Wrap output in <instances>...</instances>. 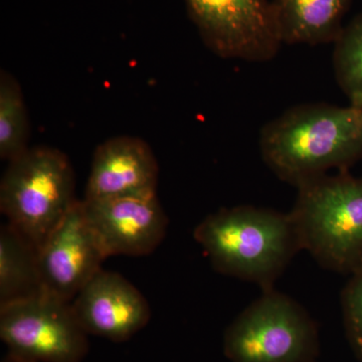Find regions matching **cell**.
Listing matches in <instances>:
<instances>
[{"label": "cell", "instance_id": "6da1fadb", "mask_svg": "<svg viewBox=\"0 0 362 362\" xmlns=\"http://www.w3.org/2000/svg\"><path fill=\"white\" fill-rule=\"evenodd\" d=\"M259 150L279 180L295 187L362 160V108L292 107L262 128Z\"/></svg>", "mask_w": 362, "mask_h": 362}, {"label": "cell", "instance_id": "7a4b0ae2", "mask_svg": "<svg viewBox=\"0 0 362 362\" xmlns=\"http://www.w3.org/2000/svg\"><path fill=\"white\" fill-rule=\"evenodd\" d=\"M214 271L255 283L263 292L301 251L290 214L263 207L221 209L204 218L194 230Z\"/></svg>", "mask_w": 362, "mask_h": 362}, {"label": "cell", "instance_id": "3957f363", "mask_svg": "<svg viewBox=\"0 0 362 362\" xmlns=\"http://www.w3.org/2000/svg\"><path fill=\"white\" fill-rule=\"evenodd\" d=\"M297 189L289 214L302 250L326 270L345 275L361 271L362 177L339 171Z\"/></svg>", "mask_w": 362, "mask_h": 362}, {"label": "cell", "instance_id": "277c9868", "mask_svg": "<svg viewBox=\"0 0 362 362\" xmlns=\"http://www.w3.org/2000/svg\"><path fill=\"white\" fill-rule=\"evenodd\" d=\"M76 201L71 162L51 147L28 148L9 161L0 182V211L37 251Z\"/></svg>", "mask_w": 362, "mask_h": 362}, {"label": "cell", "instance_id": "5b68a950", "mask_svg": "<svg viewBox=\"0 0 362 362\" xmlns=\"http://www.w3.org/2000/svg\"><path fill=\"white\" fill-rule=\"evenodd\" d=\"M223 349L232 362H310L315 324L291 297L269 290L228 326Z\"/></svg>", "mask_w": 362, "mask_h": 362}, {"label": "cell", "instance_id": "8992f818", "mask_svg": "<svg viewBox=\"0 0 362 362\" xmlns=\"http://www.w3.org/2000/svg\"><path fill=\"white\" fill-rule=\"evenodd\" d=\"M0 337L8 354L35 362H82L89 351L71 302L45 291L0 305Z\"/></svg>", "mask_w": 362, "mask_h": 362}, {"label": "cell", "instance_id": "52a82bcc", "mask_svg": "<svg viewBox=\"0 0 362 362\" xmlns=\"http://www.w3.org/2000/svg\"><path fill=\"white\" fill-rule=\"evenodd\" d=\"M204 45L216 56L268 62L281 40L273 0H183Z\"/></svg>", "mask_w": 362, "mask_h": 362}, {"label": "cell", "instance_id": "ba28073f", "mask_svg": "<svg viewBox=\"0 0 362 362\" xmlns=\"http://www.w3.org/2000/svg\"><path fill=\"white\" fill-rule=\"evenodd\" d=\"M37 252L42 290L66 302L77 296L108 258L88 221L84 202L78 199Z\"/></svg>", "mask_w": 362, "mask_h": 362}, {"label": "cell", "instance_id": "9c48e42d", "mask_svg": "<svg viewBox=\"0 0 362 362\" xmlns=\"http://www.w3.org/2000/svg\"><path fill=\"white\" fill-rule=\"evenodd\" d=\"M88 221L107 256H147L165 238L168 218L157 194L86 202Z\"/></svg>", "mask_w": 362, "mask_h": 362}, {"label": "cell", "instance_id": "30bf717a", "mask_svg": "<svg viewBox=\"0 0 362 362\" xmlns=\"http://www.w3.org/2000/svg\"><path fill=\"white\" fill-rule=\"evenodd\" d=\"M78 322L88 335L127 341L148 324L146 298L127 279L100 270L71 301Z\"/></svg>", "mask_w": 362, "mask_h": 362}, {"label": "cell", "instance_id": "8fae6325", "mask_svg": "<svg viewBox=\"0 0 362 362\" xmlns=\"http://www.w3.org/2000/svg\"><path fill=\"white\" fill-rule=\"evenodd\" d=\"M158 162L146 142L118 136L95 150L84 201L157 194Z\"/></svg>", "mask_w": 362, "mask_h": 362}, {"label": "cell", "instance_id": "7c38bea8", "mask_svg": "<svg viewBox=\"0 0 362 362\" xmlns=\"http://www.w3.org/2000/svg\"><path fill=\"white\" fill-rule=\"evenodd\" d=\"M351 0H273L283 44L334 42Z\"/></svg>", "mask_w": 362, "mask_h": 362}, {"label": "cell", "instance_id": "4fadbf2b", "mask_svg": "<svg viewBox=\"0 0 362 362\" xmlns=\"http://www.w3.org/2000/svg\"><path fill=\"white\" fill-rule=\"evenodd\" d=\"M42 290L39 252L6 223L0 228V305L32 297Z\"/></svg>", "mask_w": 362, "mask_h": 362}, {"label": "cell", "instance_id": "5bb4252c", "mask_svg": "<svg viewBox=\"0 0 362 362\" xmlns=\"http://www.w3.org/2000/svg\"><path fill=\"white\" fill-rule=\"evenodd\" d=\"M28 124L21 86L6 71L0 73V157L11 161L28 149Z\"/></svg>", "mask_w": 362, "mask_h": 362}, {"label": "cell", "instance_id": "9a60e30c", "mask_svg": "<svg viewBox=\"0 0 362 362\" xmlns=\"http://www.w3.org/2000/svg\"><path fill=\"white\" fill-rule=\"evenodd\" d=\"M333 68L349 105L362 108V13L343 26L334 42Z\"/></svg>", "mask_w": 362, "mask_h": 362}, {"label": "cell", "instance_id": "2e32d148", "mask_svg": "<svg viewBox=\"0 0 362 362\" xmlns=\"http://www.w3.org/2000/svg\"><path fill=\"white\" fill-rule=\"evenodd\" d=\"M341 306L350 343L362 359V270L351 275L342 290Z\"/></svg>", "mask_w": 362, "mask_h": 362}, {"label": "cell", "instance_id": "e0dca14e", "mask_svg": "<svg viewBox=\"0 0 362 362\" xmlns=\"http://www.w3.org/2000/svg\"><path fill=\"white\" fill-rule=\"evenodd\" d=\"M2 362H35L30 361H26V359L21 358V357H18L16 356H13V354H7L6 356H4V361Z\"/></svg>", "mask_w": 362, "mask_h": 362}]
</instances>
